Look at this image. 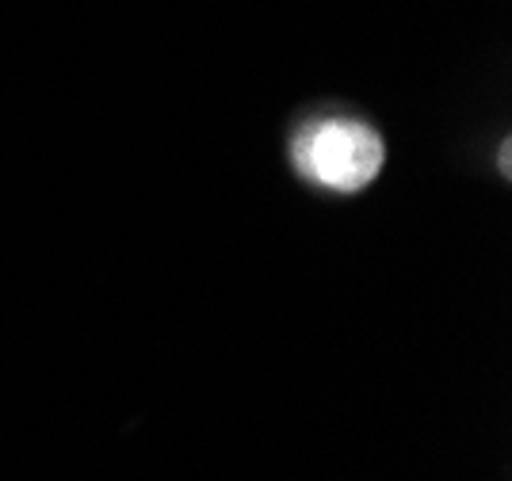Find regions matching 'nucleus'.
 <instances>
[{
  "instance_id": "f257e3e1",
  "label": "nucleus",
  "mask_w": 512,
  "mask_h": 481,
  "mask_svg": "<svg viewBox=\"0 0 512 481\" xmlns=\"http://www.w3.org/2000/svg\"><path fill=\"white\" fill-rule=\"evenodd\" d=\"M383 138L352 119H329L314 130L299 134L295 142V165L306 180L329 191H360L367 188L383 168Z\"/></svg>"
},
{
  "instance_id": "f03ea898",
  "label": "nucleus",
  "mask_w": 512,
  "mask_h": 481,
  "mask_svg": "<svg viewBox=\"0 0 512 481\" xmlns=\"http://www.w3.org/2000/svg\"><path fill=\"white\" fill-rule=\"evenodd\" d=\"M509 157H512V149H509V142H505V146H501V153H497V161H501V172H509V165H512Z\"/></svg>"
}]
</instances>
